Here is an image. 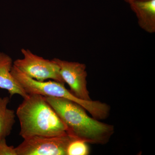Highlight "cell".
<instances>
[{
    "label": "cell",
    "instance_id": "6da1fadb",
    "mask_svg": "<svg viewBox=\"0 0 155 155\" xmlns=\"http://www.w3.org/2000/svg\"><path fill=\"white\" fill-rule=\"evenodd\" d=\"M45 98L66 125L67 133L75 138L88 143L103 145L107 143L114 134L113 125L89 116L77 103L64 98Z\"/></svg>",
    "mask_w": 155,
    "mask_h": 155
},
{
    "label": "cell",
    "instance_id": "7a4b0ae2",
    "mask_svg": "<svg viewBox=\"0 0 155 155\" xmlns=\"http://www.w3.org/2000/svg\"><path fill=\"white\" fill-rule=\"evenodd\" d=\"M16 114L20 123L19 134L23 139L67 133L66 125L44 96L28 94L17 108Z\"/></svg>",
    "mask_w": 155,
    "mask_h": 155
},
{
    "label": "cell",
    "instance_id": "3957f363",
    "mask_svg": "<svg viewBox=\"0 0 155 155\" xmlns=\"http://www.w3.org/2000/svg\"><path fill=\"white\" fill-rule=\"evenodd\" d=\"M21 51L23 58L14 61L13 65L22 73L38 81L52 79L65 84L60 68L53 60L45 59L27 49L22 48Z\"/></svg>",
    "mask_w": 155,
    "mask_h": 155
},
{
    "label": "cell",
    "instance_id": "277c9868",
    "mask_svg": "<svg viewBox=\"0 0 155 155\" xmlns=\"http://www.w3.org/2000/svg\"><path fill=\"white\" fill-rule=\"evenodd\" d=\"M75 138L68 133L56 136H35L15 147L17 155H67L68 144Z\"/></svg>",
    "mask_w": 155,
    "mask_h": 155
},
{
    "label": "cell",
    "instance_id": "5b68a950",
    "mask_svg": "<svg viewBox=\"0 0 155 155\" xmlns=\"http://www.w3.org/2000/svg\"><path fill=\"white\" fill-rule=\"evenodd\" d=\"M52 60L58 64L61 77L65 83L69 85L72 94L80 99L92 100L87 88L86 65L57 58Z\"/></svg>",
    "mask_w": 155,
    "mask_h": 155
},
{
    "label": "cell",
    "instance_id": "8992f818",
    "mask_svg": "<svg viewBox=\"0 0 155 155\" xmlns=\"http://www.w3.org/2000/svg\"><path fill=\"white\" fill-rule=\"evenodd\" d=\"M13 66L12 58L5 53L0 52V88L8 91L10 97L18 94L24 98L28 94L11 74Z\"/></svg>",
    "mask_w": 155,
    "mask_h": 155
},
{
    "label": "cell",
    "instance_id": "52a82bcc",
    "mask_svg": "<svg viewBox=\"0 0 155 155\" xmlns=\"http://www.w3.org/2000/svg\"><path fill=\"white\" fill-rule=\"evenodd\" d=\"M139 26L146 32H155V0L137 1L129 4Z\"/></svg>",
    "mask_w": 155,
    "mask_h": 155
},
{
    "label": "cell",
    "instance_id": "ba28073f",
    "mask_svg": "<svg viewBox=\"0 0 155 155\" xmlns=\"http://www.w3.org/2000/svg\"><path fill=\"white\" fill-rule=\"evenodd\" d=\"M9 103L8 97H0V138H6L11 134L16 122V114L8 107Z\"/></svg>",
    "mask_w": 155,
    "mask_h": 155
},
{
    "label": "cell",
    "instance_id": "9c48e42d",
    "mask_svg": "<svg viewBox=\"0 0 155 155\" xmlns=\"http://www.w3.org/2000/svg\"><path fill=\"white\" fill-rule=\"evenodd\" d=\"M90 152L88 143L80 139L73 138L67 147V155H88Z\"/></svg>",
    "mask_w": 155,
    "mask_h": 155
},
{
    "label": "cell",
    "instance_id": "30bf717a",
    "mask_svg": "<svg viewBox=\"0 0 155 155\" xmlns=\"http://www.w3.org/2000/svg\"><path fill=\"white\" fill-rule=\"evenodd\" d=\"M0 155H17L15 147L8 145L6 138H0Z\"/></svg>",
    "mask_w": 155,
    "mask_h": 155
},
{
    "label": "cell",
    "instance_id": "8fae6325",
    "mask_svg": "<svg viewBox=\"0 0 155 155\" xmlns=\"http://www.w3.org/2000/svg\"><path fill=\"white\" fill-rule=\"evenodd\" d=\"M124 1L125 2L128 3L129 5L130 3L134 2H137V1H147V0H124Z\"/></svg>",
    "mask_w": 155,
    "mask_h": 155
}]
</instances>
